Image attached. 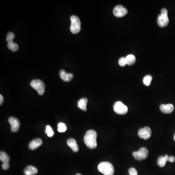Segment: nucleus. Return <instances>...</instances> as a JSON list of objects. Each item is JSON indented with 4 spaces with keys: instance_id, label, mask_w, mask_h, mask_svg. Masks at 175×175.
Listing matches in <instances>:
<instances>
[{
    "instance_id": "obj_3",
    "label": "nucleus",
    "mask_w": 175,
    "mask_h": 175,
    "mask_svg": "<svg viewBox=\"0 0 175 175\" xmlns=\"http://www.w3.org/2000/svg\"><path fill=\"white\" fill-rule=\"evenodd\" d=\"M71 24L70 26V30L73 34H77L81 30V23L80 20L76 16L72 15L71 17Z\"/></svg>"
},
{
    "instance_id": "obj_31",
    "label": "nucleus",
    "mask_w": 175,
    "mask_h": 175,
    "mask_svg": "<svg viewBox=\"0 0 175 175\" xmlns=\"http://www.w3.org/2000/svg\"><path fill=\"white\" fill-rule=\"evenodd\" d=\"M75 175H82L81 174H79V173H78V174H76Z\"/></svg>"
},
{
    "instance_id": "obj_18",
    "label": "nucleus",
    "mask_w": 175,
    "mask_h": 175,
    "mask_svg": "<svg viewBox=\"0 0 175 175\" xmlns=\"http://www.w3.org/2000/svg\"><path fill=\"white\" fill-rule=\"evenodd\" d=\"M0 160L2 161H3V163L4 162H7L9 163L10 161V158L9 156L8 155L7 153H5L4 151H1L0 153Z\"/></svg>"
},
{
    "instance_id": "obj_28",
    "label": "nucleus",
    "mask_w": 175,
    "mask_h": 175,
    "mask_svg": "<svg viewBox=\"0 0 175 175\" xmlns=\"http://www.w3.org/2000/svg\"><path fill=\"white\" fill-rule=\"evenodd\" d=\"M168 161L171 162H174L175 161V158L174 156H171L169 157Z\"/></svg>"
},
{
    "instance_id": "obj_25",
    "label": "nucleus",
    "mask_w": 175,
    "mask_h": 175,
    "mask_svg": "<svg viewBox=\"0 0 175 175\" xmlns=\"http://www.w3.org/2000/svg\"><path fill=\"white\" fill-rule=\"evenodd\" d=\"M119 64L121 66H124L127 64V60H126V57H122L120 58L118 61Z\"/></svg>"
},
{
    "instance_id": "obj_23",
    "label": "nucleus",
    "mask_w": 175,
    "mask_h": 175,
    "mask_svg": "<svg viewBox=\"0 0 175 175\" xmlns=\"http://www.w3.org/2000/svg\"><path fill=\"white\" fill-rule=\"evenodd\" d=\"M45 133L49 137H52L54 136V132L52 129L51 126L49 125H47L46 126Z\"/></svg>"
},
{
    "instance_id": "obj_13",
    "label": "nucleus",
    "mask_w": 175,
    "mask_h": 175,
    "mask_svg": "<svg viewBox=\"0 0 175 175\" xmlns=\"http://www.w3.org/2000/svg\"><path fill=\"white\" fill-rule=\"evenodd\" d=\"M67 143L69 146L71 148L74 152H77L79 150V146L77 144V142L74 138H70L67 141Z\"/></svg>"
},
{
    "instance_id": "obj_24",
    "label": "nucleus",
    "mask_w": 175,
    "mask_h": 175,
    "mask_svg": "<svg viewBox=\"0 0 175 175\" xmlns=\"http://www.w3.org/2000/svg\"><path fill=\"white\" fill-rule=\"evenodd\" d=\"M15 38V35L12 32H9L7 34V41L8 43L13 41V39Z\"/></svg>"
},
{
    "instance_id": "obj_5",
    "label": "nucleus",
    "mask_w": 175,
    "mask_h": 175,
    "mask_svg": "<svg viewBox=\"0 0 175 175\" xmlns=\"http://www.w3.org/2000/svg\"><path fill=\"white\" fill-rule=\"evenodd\" d=\"M132 155L136 160L142 161L147 158L149 155V151L146 147H142L138 151L133 152Z\"/></svg>"
},
{
    "instance_id": "obj_21",
    "label": "nucleus",
    "mask_w": 175,
    "mask_h": 175,
    "mask_svg": "<svg viewBox=\"0 0 175 175\" xmlns=\"http://www.w3.org/2000/svg\"><path fill=\"white\" fill-rule=\"evenodd\" d=\"M152 79V77L151 75H146L145 78H143V84H145L146 86H149L151 84Z\"/></svg>"
},
{
    "instance_id": "obj_16",
    "label": "nucleus",
    "mask_w": 175,
    "mask_h": 175,
    "mask_svg": "<svg viewBox=\"0 0 175 175\" xmlns=\"http://www.w3.org/2000/svg\"><path fill=\"white\" fill-rule=\"evenodd\" d=\"M169 157L168 155H164V156H160L158 158L157 160L158 165H159L161 167H163L165 166L166 162L168 161Z\"/></svg>"
},
{
    "instance_id": "obj_19",
    "label": "nucleus",
    "mask_w": 175,
    "mask_h": 175,
    "mask_svg": "<svg viewBox=\"0 0 175 175\" xmlns=\"http://www.w3.org/2000/svg\"><path fill=\"white\" fill-rule=\"evenodd\" d=\"M127 64L128 65H132L136 62V57L134 55H129L126 57Z\"/></svg>"
},
{
    "instance_id": "obj_27",
    "label": "nucleus",
    "mask_w": 175,
    "mask_h": 175,
    "mask_svg": "<svg viewBox=\"0 0 175 175\" xmlns=\"http://www.w3.org/2000/svg\"><path fill=\"white\" fill-rule=\"evenodd\" d=\"M9 163H7V162H4L2 164V168H3L4 170H7L9 168Z\"/></svg>"
},
{
    "instance_id": "obj_8",
    "label": "nucleus",
    "mask_w": 175,
    "mask_h": 175,
    "mask_svg": "<svg viewBox=\"0 0 175 175\" xmlns=\"http://www.w3.org/2000/svg\"><path fill=\"white\" fill-rule=\"evenodd\" d=\"M113 14L117 17H123L127 13V10L122 5H117L113 11Z\"/></svg>"
},
{
    "instance_id": "obj_9",
    "label": "nucleus",
    "mask_w": 175,
    "mask_h": 175,
    "mask_svg": "<svg viewBox=\"0 0 175 175\" xmlns=\"http://www.w3.org/2000/svg\"><path fill=\"white\" fill-rule=\"evenodd\" d=\"M8 122L11 125V130L12 132H17L19 129L20 122L17 118L11 117L8 119Z\"/></svg>"
},
{
    "instance_id": "obj_17",
    "label": "nucleus",
    "mask_w": 175,
    "mask_h": 175,
    "mask_svg": "<svg viewBox=\"0 0 175 175\" xmlns=\"http://www.w3.org/2000/svg\"><path fill=\"white\" fill-rule=\"evenodd\" d=\"M87 98H81L78 101V106L80 109H82L84 111L87 110Z\"/></svg>"
},
{
    "instance_id": "obj_6",
    "label": "nucleus",
    "mask_w": 175,
    "mask_h": 175,
    "mask_svg": "<svg viewBox=\"0 0 175 175\" xmlns=\"http://www.w3.org/2000/svg\"><path fill=\"white\" fill-rule=\"evenodd\" d=\"M113 109L116 113L120 115H124L128 112V108L120 101H117L113 106Z\"/></svg>"
},
{
    "instance_id": "obj_22",
    "label": "nucleus",
    "mask_w": 175,
    "mask_h": 175,
    "mask_svg": "<svg viewBox=\"0 0 175 175\" xmlns=\"http://www.w3.org/2000/svg\"><path fill=\"white\" fill-rule=\"evenodd\" d=\"M57 127H58L57 130H58V132H61V133L65 132L67 130V128L66 124L62 122L59 123L57 125Z\"/></svg>"
},
{
    "instance_id": "obj_14",
    "label": "nucleus",
    "mask_w": 175,
    "mask_h": 175,
    "mask_svg": "<svg viewBox=\"0 0 175 175\" xmlns=\"http://www.w3.org/2000/svg\"><path fill=\"white\" fill-rule=\"evenodd\" d=\"M60 77L62 80L65 82H68L71 81L74 77V75L71 73H67L63 70H61L60 71Z\"/></svg>"
},
{
    "instance_id": "obj_4",
    "label": "nucleus",
    "mask_w": 175,
    "mask_h": 175,
    "mask_svg": "<svg viewBox=\"0 0 175 175\" xmlns=\"http://www.w3.org/2000/svg\"><path fill=\"white\" fill-rule=\"evenodd\" d=\"M31 86L35 89L40 95H43L45 91V84L39 79H35L31 82Z\"/></svg>"
},
{
    "instance_id": "obj_15",
    "label": "nucleus",
    "mask_w": 175,
    "mask_h": 175,
    "mask_svg": "<svg viewBox=\"0 0 175 175\" xmlns=\"http://www.w3.org/2000/svg\"><path fill=\"white\" fill-rule=\"evenodd\" d=\"M38 169L34 166L29 165L24 170L25 175H35L38 173Z\"/></svg>"
},
{
    "instance_id": "obj_30",
    "label": "nucleus",
    "mask_w": 175,
    "mask_h": 175,
    "mask_svg": "<svg viewBox=\"0 0 175 175\" xmlns=\"http://www.w3.org/2000/svg\"><path fill=\"white\" fill-rule=\"evenodd\" d=\"M3 102H4V97L2 94L0 95V105H1L2 104H3Z\"/></svg>"
},
{
    "instance_id": "obj_10",
    "label": "nucleus",
    "mask_w": 175,
    "mask_h": 175,
    "mask_svg": "<svg viewBox=\"0 0 175 175\" xmlns=\"http://www.w3.org/2000/svg\"><path fill=\"white\" fill-rule=\"evenodd\" d=\"M158 24L160 26L164 27L167 26L169 23L168 14H161L158 17Z\"/></svg>"
},
{
    "instance_id": "obj_7",
    "label": "nucleus",
    "mask_w": 175,
    "mask_h": 175,
    "mask_svg": "<svg viewBox=\"0 0 175 175\" xmlns=\"http://www.w3.org/2000/svg\"><path fill=\"white\" fill-rule=\"evenodd\" d=\"M138 134L140 138L145 140H148L151 137V129L149 127H146L143 128H141L139 130Z\"/></svg>"
},
{
    "instance_id": "obj_2",
    "label": "nucleus",
    "mask_w": 175,
    "mask_h": 175,
    "mask_svg": "<svg viewBox=\"0 0 175 175\" xmlns=\"http://www.w3.org/2000/svg\"><path fill=\"white\" fill-rule=\"evenodd\" d=\"M98 169L104 175H113L114 174V167L111 163L108 161L101 162L98 166Z\"/></svg>"
},
{
    "instance_id": "obj_32",
    "label": "nucleus",
    "mask_w": 175,
    "mask_h": 175,
    "mask_svg": "<svg viewBox=\"0 0 175 175\" xmlns=\"http://www.w3.org/2000/svg\"><path fill=\"white\" fill-rule=\"evenodd\" d=\"M174 141H175V135H174Z\"/></svg>"
},
{
    "instance_id": "obj_26",
    "label": "nucleus",
    "mask_w": 175,
    "mask_h": 175,
    "mask_svg": "<svg viewBox=\"0 0 175 175\" xmlns=\"http://www.w3.org/2000/svg\"><path fill=\"white\" fill-rule=\"evenodd\" d=\"M128 173L130 174L129 175H138L137 170L134 168H130V169L128 170Z\"/></svg>"
},
{
    "instance_id": "obj_12",
    "label": "nucleus",
    "mask_w": 175,
    "mask_h": 175,
    "mask_svg": "<svg viewBox=\"0 0 175 175\" xmlns=\"http://www.w3.org/2000/svg\"><path fill=\"white\" fill-rule=\"evenodd\" d=\"M42 144V141L41 139H35L29 143V148L30 149L34 150L38 149Z\"/></svg>"
},
{
    "instance_id": "obj_11",
    "label": "nucleus",
    "mask_w": 175,
    "mask_h": 175,
    "mask_svg": "<svg viewBox=\"0 0 175 175\" xmlns=\"http://www.w3.org/2000/svg\"><path fill=\"white\" fill-rule=\"evenodd\" d=\"M160 110L164 113H172L174 111V106L173 104H162L160 106Z\"/></svg>"
},
{
    "instance_id": "obj_29",
    "label": "nucleus",
    "mask_w": 175,
    "mask_h": 175,
    "mask_svg": "<svg viewBox=\"0 0 175 175\" xmlns=\"http://www.w3.org/2000/svg\"><path fill=\"white\" fill-rule=\"evenodd\" d=\"M161 14H168L167 10L166 8H162L161 10Z\"/></svg>"
},
{
    "instance_id": "obj_1",
    "label": "nucleus",
    "mask_w": 175,
    "mask_h": 175,
    "mask_svg": "<svg viewBox=\"0 0 175 175\" xmlns=\"http://www.w3.org/2000/svg\"><path fill=\"white\" fill-rule=\"evenodd\" d=\"M97 132L94 130H89L84 136V142L90 149H95L97 146Z\"/></svg>"
},
{
    "instance_id": "obj_20",
    "label": "nucleus",
    "mask_w": 175,
    "mask_h": 175,
    "mask_svg": "<svg viewBox=\"0 0 175 175\" xmlns=\"http://www.w3.org/2000/svg\"><path fill=\"white\" fill-rule=\"evenodd\" d=\"M8 47L9 49L11 50L12 51H13V52H16L19 49L18 45L17 43L13 42V41L8 43Z\"/></svg>"
}]
</instances>
